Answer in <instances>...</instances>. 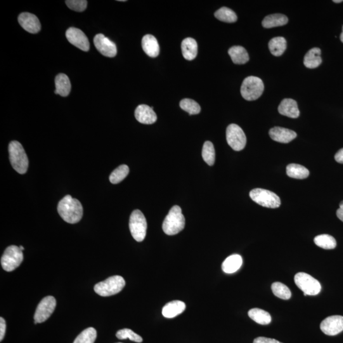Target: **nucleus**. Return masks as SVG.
<instances>
[{
	"label": "nucleus",
	"mask_w": 343,
	"mask_h": 343,
	"mask_svg": "<svg viewBox=\"0 0 343 343\" xmlns=\"http://www.w3.org/2000/svg\"><path fill=\"white\" fill-rule=\"evenodd\" d=\"M20 247L21 248V250H22V251H23V250H25V248H24V247H23V246H20Z\"/></svg>",
	"instance_id": "45"
},
{
	"label": "nucleus",
	"mask_w": 343,
	"mask_h": 343,
	"mask_svg": "<svg viewBox=\"0 0 343 343\" xmlns=\"http://www.w3.org/2000/svg\"><path fill=\"white\" fill-rule=\"evenodd\" d=\"M9 158L12 166L21 174L27 172L29 161L25 150L18 141H12L9 146Z\"/></svg>",
	"instance_id": "3"
},
{
	"label": "nucleus",
	"mask_w": 343,
	"mask_h": 343,
	"mask_svg": "<svg viewBox=\"0 0 343 343\" xmlns=\"http://www.w3.org/2000/svg\"><path fill=\"white\" fill-rule=\"evenodd\" d=\"M214 16L217 20L228 23H235L238 19L236 14L227 7H222L219 9L215 13Z\"/></svg>",
	"instance_id": "31"
},
{
	"label": "nucleus",
	"mask_w": 343,
	"mask_h": 343,
	"mask_svg": "<svg viewBox=\"0 0 343 343\" xmlns=\"http://www.w3.org/2000/svg\"><path fill=\"white\" fill-rule=\"evenodd\" d=\"M185 309V303L183 301L176 300V301L169 302V303L165 305V306L163 307L162 314L165 318H172L183 313Z\"/></svg>",
	"instance_id": "20"
},
{
	"label": "nucleus",
	"mask_w": 343,
	"mask_h": 343,
	"mask_svg": "<svg viewBox=\"0 0 343 343\" xmlns=\"http://www.w3.org/2000/svg\"><path fill=\"white\" fill-rule=\"evenodd\" d=\"M125 286V281L121 276L115 275L97 283L94 291L101 296L108 297L121 292Z\"/></svg>",
	"instance_id": "4"
},
{
	"label": "nucleus",
	"mask_w": 343,
	"mask_h": 343,
	"mask_svg": "<svg viewBox=\"0 0 343 343\" xmlns=\"http://www.w3.org/2000/svg\"><path fill=\"white\" fill-rule=\"evenodd\" d=\"M335 160L339 164H343V148L340 149L338 151V152L335 155Z\"/></svg>",
	"instance_id": "41"
},
{
	"label": "nucleus",
	"mask_w": 343,
	"mask_h": 343,
	"mask_svg": "<svg viewBox=\"0 0 343 343\" xmlns=\"http://www.w3.org/2000/svg\"><path fill=\"white\" fill-rule=\"evenodd\" d=\"M269 134L273 141L281 143H290L297 137V134L294 131L280 127L272 128Z\"/></svg>",
	"instance_id": "17"
},
{
	"label": "nucleus",
	"mask_w": 343,
	"mask_h": 343,
	"mask_svg": "<svg viewBox=\"0 0 343 343\" xmlns=\"http://www.w3.org/2000/svg\"><path fill=\"white\" fill-rule=\"evenodd\" d=\"M116 335H117L118 339L121 340L129 339L132 341L136 342H143V338L140 335L137 334L129 328H124V329L118 330Z\"/></svg>",
	"instance_id": "37"
},
{
	"label": "nucleus",
	"mask_w": 343,
	"mask_h": 343,
	"mask_svg": "<svg viewBox=\"0 0 343 343\" xmlns=\"http://www.w3.org/2000/svg\"><path fill=\"white\" fill-rule=\"evenodd\" d=\"M143 51L148 56L155 58L159 55L160 46L157 40L151 35H146L142 40Z\"/></svg>",
	"instance_id": "19"
},
{
	"label": "nucleus",
	"mask_w": 343,
	"mask_h": 343,
	"mask_svg": "<svg viewBox=\"0 0 343 343\" xmlns=\"http://www.w3.org/2000/svg\"><path fill=\"white\" fill-rule=\"evenodd\" d=\"M66 4L71 10L76 12H84L87 7L86 0H67Z\"/></svg>",
	"instance_id": "38"
},
{
	"label": "nucleus",
	"mask_w": 343,
	"mask_h": 343,
	"mask_svg": "<svg viewBox=\"0 0 343 343\" xmlns=\"http://www.w3.org/2000/svg\"><path fill=\"white\" fill-rule=\"evenodd\" d=\"M336 214L338 218L343 222V201L340 203L339 208L337 210Z\"/></svg>",
	"instance_id": "42"
},
{
	"label": "nucleus",
	"mask_w": 343,
	"mask_h": 343,
	"mask_svg": "<svg viewBox=\"0 0 343 343\" xmlns=\"http://www.w3.org/2000/svg\"><path fill=\"white\" fill-rule=\"evenodd\" d=\"M278 112L291 118H297L300 114L297 102L292 99H283L278 106Z\"/></svg>",
	"instance_id": "18"
},
{
	"label": "nucleus",
	"mask_w": 343,
	"mask_h": 343,
	"mask_svg": "<svg viewBox=\"0 0 343 343\" xmlns=\"http://www.w3.org/2000/svg\"><path fill=\"white\" fill-rule=\"evenodd\" d=\"M287 174L292 178L303 179L307 178L309 174V170L301 165L292 164L287 167Z\"/></svg>",
	"instance_id": "29"
},
{
	"label": "nucleus",
	"mask_w": 343,
	"mask_h": 343,
	"mask_svg": "<svg viewBox=\"0 0 343 343\" xmlns=\"http://www.w3.org/2000/svg\"><path fill=\"white\" fill-rule=\"evenodd\" d=\"M23 258V253L20 247L16 245L9 246L5 250L2 257V268L9 272L15 270L22 263Z\"/></svg>",
	"instance_id": "8"
},
{
	"label": "nucleus",
	"mask_w": 343,
	"mask_h": 343,
	"mask_svg": "<svg viewBox=\"0 0 343 343\" xmlns=\"http://www.w3.org/2000/svg\"><path fill=\"white\" fill-rule=\"evenodd\" d=\"M314 242L319 247L324 249H333L336 247V241L333 236L329 235H320L314 238Z\"/></svg>",
	"instance_id": "30"
},
{
	"label": "nucleus",
	"mask_w": 343,
	"mask_h": 343,
	"mask_svg": "<svg viewBox=\"0 0 343 343\" xmlns=\"http://www.w3.org/2000/svg\"><path fill=\"white\" fill-rule=\"evenodd\" d=\"M228 54L236 65H244L249 61L247 51L241 46H234L229 49Z\"/></svg>",
	"instance_id": "24"
},
{
	"label": "nucleus",
	"mask_w": 343,
	"mask_h": 343,
	"mask_svg": "<svg viewBox=\"0 0 343 343\" xmlns=\"http://www.w3.org/2000/svg\"><path fill=\"white\" fill-rule=\"evenodd\" d=\"M180 107L190 115H197L201 111L200 105L196 101L190 99H183L180 102Z\"/></svg>",
	"instance_id": "36"
},
{
	"label": "nucleus",
	"mask_w": 343,
	"mask_h": 343,
	"mask_svg": "<svg viewBox=\"0 0 343 343\" xmlns=\"http://www.w3.org/2000/svg\"><path fill=\"white\" fill-rule=\"evenodd\" d=\"M184 226L185 218L182 213L181 207L175 205L170 210L163 222V230L168 235H174L181 232Z\"/></svg>",
	"instance_id": "2"
},
{
	"label": "nucleus",
	"mask_w": 343,
	"mask_h": 343,
	"mask_svg": "<svg viewBox=\"0 0 343 343\" xmlns=\"http://www.w3.org/2000/svg\"><path fill=\"white\" fill-rule=\"evenodd\" d=\"M56 300L53 296H47L40 301L35 311V323L44 322L55 310Z\"/></svg>",
	"instance_id": "11"
},
{
	"label": "nucleus",
	"mask_w": 343,
	"mask_h": 343,
	"mask_svg": "<svg viewBox=\"0 0 343 343\" xmlns=\"http://www.w3.org/2000/svg\"><path fill=\"white\" fill-rule=\"evenodd\" d=\"M250 197L257 204L267 208L275 209L280 207V199L277 195L264 189H254L250 192Z\"/></svg>",
	"instance_id": "7"
},
{
	"label": "nucleus",
	"mask_w": 343,
	"mask_h": 343,
	"mask_svg": "<svg viewBox=\"0 0 343 343\" xmlns=\"http://www.w3.org/2000/svg\"><path fill=\"white\" fill-rule=\"evenodd\" d=\"M243 263L242 256L233 254L227 257L222 264V269L224 273L231 274L235 273L241 268Z\"/></svg>",
	"instance_id": "22"
},
{
	"label": "nucleus",
	"mask_w": 343,
	"mask_h": 343,
	"mask_svg": "<svg viewBox=\"0 0 343 343\" xmlns=\"http://www.w3.org/2000/svg\"><path fill=\"white\" fill-rule=\"evenodd\" d=\"M333 2H334V3L339 4L341 3V2H342L343 1L342 0H333Z\"/></svg>",
	"instance_id": "43"
},
{
	"label": "nucleus",
	"mask_w": 343,
	"mask_h": 343,
	"mask_svg": "<svg viewBox=\"0 0 343 343\" xmlns=\"http://www.w3.org/2000/svg\"><path fill=\"white\" fill-rule=\"evenodd\" d=\"M97 337V331L93 327L83 330L76 338L73 343H94Z\"/></svg>",
	"instance_id": "32"
},
{
	"label": "nucleus",
	"mask_w": 343,
	"mask_h": 343,
	"mask_svg": "<svg viewBox=\"0 0 343 343\" xmlns=\"http://www.w3.org/2000/svg\"><path fill=\"white\" fill-rule=\"evenodd\" d=\"M287 17L280 14H271L266 16L262 21V25L265 28L282 27L288 23Z\"/></svg>",
	"instance_id": "25"
},
{
	"label": "nucleus",
	"mask_w": 343,
	"mask_h": 343,
	"mask_svg": "<svg viewBox=\"0 0 343 343\" xmlns=\"http://www.w3.org/2000/svg\"><path fill=\"white\" fill-rule=\"evenodd\" d=\"M269 51L273 56L278 57L282 55L287 49V41L283 37H275L272 39L268 44Z\"/></svg>",
	"instance_id": "27"
},
{
	"label": "nucleus",
	"mask_w": 343,
	"mask_h": 343,
	"mask_svg": "<svg viewBox=\"0 0 343 343\" xmlns=\"http://www.w3.org/2000/svg\"><path fill=\"white\" fill-rule=\"evenodd\" d=\"M18 21L24 30L32 34H36L41 30V24L34 14L28 13L21 14Z\"/></svg>",
	"instance_id": "15"
},
{
	"label": "nucleus",
	"mask_w": 343,
	"mask_h": 343,
	"mask_svg": "<svg viewBox=\"0 0 343 343\" xmlns=\"http://www.w3.org/2000/svg\"><path fill=\"white\" fill-rule=\"evenodd\" d=\"M271 290L275 296L287 300L291 297V292L287 285L280 282H274L271 285Z\"/></svg>",
	"instance_id": "34"
},
{
	"label": "nucleus",
	"mask_w": 343,
	"mask_h": 343,
	"mask_svg": "<svg viewBox=\"0 0 343 343\" xmlns=\"http://www.w3.org/2000/svg\"><path fill=\"white\" fill-rule=\"evenodd\" d=\"M6 332V322L4 318H0V341L3 340Z\"/></svg>",
	"instance_id": "40"
},
{
	"label": "nucleus",
	"mask_w": 343,
	"mask_h": 343,
	"mask_svg": "<svg viewBox=\"0 0 343 343\" xmlns=\"http://www.w3.org/2000/svg\"><path fill=\"white\" fill-rule=\"evenodd\" d=\"M264 85L262 80L256 77H248L243 80L241 87V94L247 101H255L263 93Z\"/></svg>",
	"instance_id": "5"
},
{
	"label": "nucleus",
	"mask_w": 343,
	"mask_h": 343,
	"mask_svg": "<svg viewBox=\"0 0 343 343\" xmlns=\"http://www.w3.org/2000/svg\"><path fill=\"white\" fill-rule=\"evenodd\" d=\"M248 316L255 322L261 325H268L271 321L270 314L263 309L252 308L248 313Z\"/></svg>",
	"instance_id": "28"
},
{
	"label": "nucleus",
	"mask_w": 343,
	"mask_h": 343,
	"mask_svg": "<svg viewBox=\"0 0 343 343\" xmlns=\"http://www.w3.org/2000/svg\"><path fill=\"white\" fill-rule=\"evenodd\" d=\"M321 50L319 48H313L309 50L304 58V65L306 68L314 69L321 65Z\"/></svg>",
	"instance_id": "26"
},
{
	"label": "nucleus",
	"mask_w": 343,
	"mask_h": 343,
	"mask_svg": "<svg viewBox=\"0 0 343 343\" xmlns=\"http://www.w3.org/2000/svg\"><path fill=\"white\" fill-rule=\"evenodd\" d=\"M226 140L229 146L237 151L242 150L247 143L244 132L236 124H231L227 127Z\"/></svg>",
	"instance_id": "10"
},
{
	"label": "nucleus",
	"mask_w": 343,
	"mask_h": 343,
	"mask_svg": "<svg viewBox=\"0 0 343 343\" xmlns=\"http://www.w3.org/2000/svg\"><path fill=\"white\" fill-rule=\"evenodd\" d=\"M94 45L102 55L108 58H114L117 56V49L114 42L103 34L96 35L94 39Z\"/></svg>",
	"instance_id": "13"
},
{
	"label": "nucleus",
	"mask_w": 343,
	"mask_h": 343,
	"mask_svg": "<svg viewBox=\"0 0 343 343\" xmlns=\"http://www.w3.org/2000/svg\"><path fill=\"white\" fill-rule=\"evenodd\" d=\"M59 215L64 221L70 224H75L82 219L83 207L79 200L67 195L59 202L58 207Z\"/></svg>",
	"instance_id": "1"
},
{
	"label": "nucleus",
	"mask_w": 343,
	"mask_h": 343,
	"mask_svg": "<svg viewBox=\"0 0 343 343\" xmlns=\"http://www.w3.org/2000/svg\"><path fill=\"white\" fill-rule=\"evenodd\" d=\"M129 228L132 236L137 242H143L146 235L147 222L144 214L139 210L132 212L130 217Z\"/></svg>",
	"instance_id": "6"
},
{
	"label": "nucleus",
	"mask_w": 343,
	"mask_h": 343,
	"mask_svg": "<svg viewBox=\"0 0 343 343\" xmlns=\"http://www.w3.org/2000/svg\"><path fill=\"white\" fill-rule=\"evenodd\" d=\"M254 343H282L278 340L271 339V338L264 337H259L255 338L254 340Z\"/></svg>",
	"instance_id": "39"
},
{
	"label": "nucleus",
	"mask_w": 343,
	"mask_h": 343,
	"mask_svg": "<svg viewBox=\"0 0 343 343\" xmlns=\"http://www.w3.org/2000/svg\"><path fill=\"white\" fill-rule=\"evenodd\" d=\"M202 157L205 162L210 166H212L214 164L216 153H215L214 145L211 142L206 141L203 144Z\"/></svg>",
	"instance_id": "33"
},
{
	"label": "nucleus",
	"mask_w": 343,
	"mask_h": 343,
	"mask_svg": "<svg viewBox=\"0 0 343 343\" xmlns=\"http://www.w3.org/2000/svg\"><path fill=\"white\" fill-rule=\"evenodd\" d=\"M117 343H122V342H117Z\"/></svg>",
	"instance_id": "46"
},
{
	"label": "nucleus",
	"mask_w": 343,
	"mask_h": 343,
	"mask_svg": "<svg viewBox=\"0 0 343 343\" xmlns=\"http://www.w3.org/2000/svg\"><path fill=\"white\" fill-rule=\"evenodd\" d=\"M295 284L304 292V295H316L321 291L320 282L306 273H298L294 276Z\"/></svg>",
	"instance_id": "9"
},
{
	"label": "nucleus",
	"mask_w": 343,
	"mask_h": 343,
	"mask_svg": "<svg viewBox=\"0 0 343 343\" xmlns=\"http://www.w3.org/2000/svg\"><path fill=\"white\" fill-rule=\"evenodd\" d=\"M129 173V168L126 165H120L115 170L110 176V182L112 184H118L126 178Z\"/></svg>",
	"instance_id": "35"
},
{
	"label": "nucleus",
	"mask_w": 343,
	"mask_h": 343,
	"mask_svg": "<svg viewBox=\"0 0 343 343\" xmlns=\"http://www.w3.org/2000/svg\"><path fill=\"white\" fill-rule=\"evenodd\" d=\"M66 37L69 42L83 51L87 52L90 49L88 38L82 30L76 28H70L66 31Z\"/></svg>",
	"instance_id": "12"
},
{
	"label": "nucleus",
	"mask_w": 343,
	"mask_h": 343,
	"mask_svg": "<svg viewBox=\"0 0 343 343\" xmlns=\"http://www.w3.org/2000/svg\"><path fill=\"white\" fill-rule=\"evenodd\" d=\"M135 117L139 122L146 125L153 124L157 120V116L153 111V108L146 105L137 106L135 111Z\"/></svg>",
	"instance_id": "16"
},
{
	"label": "nucleus",
	"mask_w": 343,
	"mask_h": 343,
	"mask_svg": "<svg viewBox=\"0 0 343 343\" xmlns=\"http://www.w3.org/2000/svg\"><path fill=\"white\" fill-rule=\"evenodd\" d=\"M321 331L328 335H335L343 330V316L333 315L327 317L321 321Z\"/></svg>",
	"instance_id": "14"
},
{
	"label": "nucleus",
	"mask_w": 343,
	"mask_h": 343,
	"mask_svg": "<svg viewBox=\"0 0 343 343\" xmlns=\"http://www.w3.org/2000/svg\"><path fill=\"white\" fill-rule=\"evenodd\" d=\"M340 41H341L343 43V27H342V32L341 35H340Z\"/></svg>",
	"instance_id": "44"
},
{
	"label": "nucleus",
	"mask_w": 343,
	"mask_h": 343,
	"mask_svg": "<svg viewBox=\"0 0 343 343\" xmlns=\"http://www.w3.org/2000/svg\"><path fill=\"white\" fill-rule=\"evenodd\" d=\"M181 50L184 59L188 61H192L197 56V42L195 39L187 38L182 42Z\"/></svg>",
	"instance_id": "21"
},
{
	"label": "nucleus",
	"mask_w": 343,
	"mask_h": 343,
	"mask_svg": "<svg viewBox=\"0 0 343 343\" xmlns=\"http://www.w3.org/2000/svg\"><path fill=\"white\" fill-rule=\"evenodd\" d=\"M55 94L63 97H66L70 93L72 85L67 75L61 73L56 77Z\"/></svg>",
	"instance_id": "23"
}]
</instances>
